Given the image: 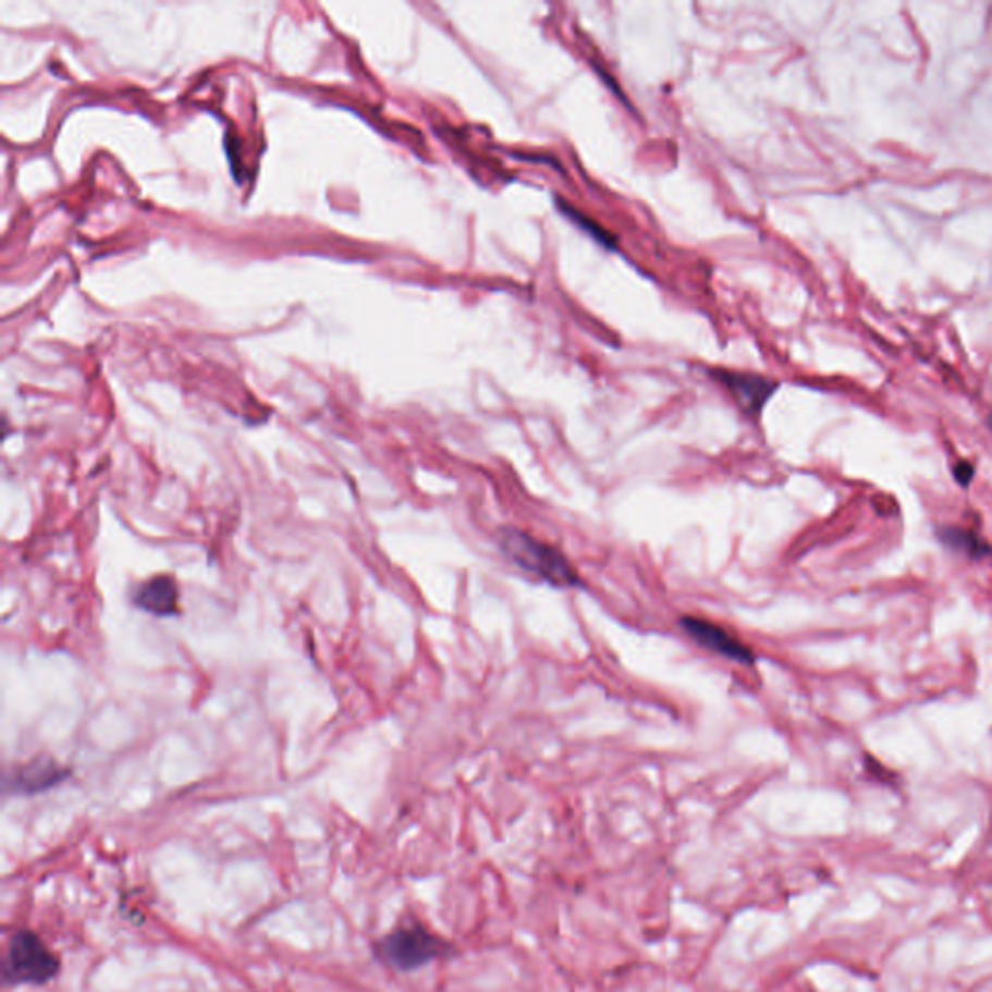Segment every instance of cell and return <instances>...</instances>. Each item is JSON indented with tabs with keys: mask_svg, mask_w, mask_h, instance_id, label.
Returning <instances> with one entry per match:
<instances>
[{
	"mask_svg": "<svg viewBox=\"0 0 992 992\" xmlns=\"http://www.w3.org/2000/svg\"><path fill=\"white\" fill-rule=\"evenodd\" d=\"M989 429H991V431H992V415H991V417H989Z\"/></svg>",
	"mask_w": 992,
	"mask_h": 992,
	"instance_id": "30bf717a",
	"label": "cell"
},
{
	"mask_svg": "<svg viewBox=\"0 0 992 992\" xmlns=\"http://www.w3.org/2000/svg\"><path fill=\"white\" fill-rule=\"evenodd\" d=\"M452 946L421 924L400 927L377 944V956L400 971H415L440 957L449 956Z\"/></svg>",
	"mask_w": 992,
	"mask_h": 992,
	"instance_id": "7a4b0ae2",
	"label": "cell"
},
{
	"mask_svg": "<svg viewBox=\"0 0 992 992\" xmlns=\"http://www.w3.org/2000/svg\"><path fill=\"white\" fill-rule=\"evenodd\" d=\"M502 554L519 571L556 589H581L584 578L566 554L553 544L529 536L518 527H502L499 534Z\"/></svg>",
	"mask_w": 992,
	"mask_h": 992,
	"instance_id": "6da1fadb",
	"label": "cell"
},
{
	"mask_svg": "<svg viewBox=\"0 0 992 992\" xmlns=\"http://www.w3.org/2000/svg\"><path fill=\"white\" fill-rule=\"evenodd\" d=\"M64 777H66V772L62 770L61 766L54 764L53 760H49V758H41V760H34L29 764L22 766L12 773L7 780V787L12 793H20V795H34V793L51 789L54 785H59Z\"/></svg>",
	"mask_w": 992,
	"mask_h": 992,
	"instance_id": "8992f818",
	"label": "cell"
},
{
	"mask_svg": "<svg viewBox=\"0 0 992 992\" xmlns=\"http://www.w3.org/2000/svg\"><path fill=\"white\" fill-rule=\"evenodd\" d=\"M975 477V466L971 462H957L956 467H954V479H956L957 485L962 487H969Z\"/></svg>",
	"mask_w": 992,
	"mask_h": 992,
	"instance_id": "9c48e42d",
	"label": "cell"
},
{
	"mask_svg": "<svg viewBox=\"0 0 992 992\" xmlns=\"http://www.w3.org/2000/svg\"><path fill=\"white\" fill-rule=\"evenodd\" d=\"M713 378H718L723 387L727 388L738 407L747 413L750 419H760L766 404L777 392V384L770 378L748 372H733V370H713Z\"/></svg>",
	"mask_w": 992,
	"mask_h": 992,
	"instance_id": "5b68a950",
	"label": "cell"
},
{
	"mask_svg": "<svg viewBox=\"0 0 992 992\" xmlns=\"http://www.w3.org/2000/svg\"><path fill=\"white\" fill-rule=\"evenodd\" d=\"M683 633L696 641L703 650L712 651L720 658L730 659L743 668H752L756 663L755 651L748 648L745 641L738 638L737 634L731 633L730 628L721 624L712 623L708 619L700 616H683L681 621Z\"/></svg>",
	"mask_w": 992,
	"mask_h": 992,
	"instance_id": "277c9868",
	"label": "cell"
},
{
	"mask_svg": "<svg viewBox=\"0 0 992 992\" xmlns=\"http://www.w3.org/2000/svg\"><path fill=\"white\" fill-rule=\"evenodd\" d=\"M61 964L45 946L36 932L19 931L10 940L2 964V977L9 984H45L59 973Z\"/></svg>",
	"mask_w": 992,
	"mask_h": 992,
	"instance_id": "3957f363",
	"label": "cell"
},
{
	"mask_svg": "<svg viewBox=\"0 0 992 992\" xmlns=\"http://www.w3.org/2000/svg\"><path fill=\"white\" fill-rule=\"evenodd\" d=\"M936 536L952 551L967 554L969 559H975V561H981V559H987V556L992 554L991 544L987 543L983 537L975 534L971 529L942 526L936 529Z\"/></svg>",
	"mask_w": 992,
	"mask_h": 992,
	"instance_id": "ba28073f",
	"label": "cell"
},
{
	"mask_svg": "<svg viewBox=\"0 0 992 992\" xmlns=\"http://www.w3.org/2000/svg\"><path fill=\"white\" fill-rule=\"evenodd\" d=\"M134 603L150 615L175 616L179 613L176 581L169 576H156L144 581L134 591Z\"/></svg>",
	"mask_w": 992,
	"mask_h": 992,
	"instance_id": "52a82bcc",
	"label": "cell"
}]
</instances>
